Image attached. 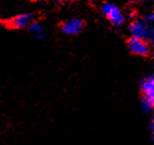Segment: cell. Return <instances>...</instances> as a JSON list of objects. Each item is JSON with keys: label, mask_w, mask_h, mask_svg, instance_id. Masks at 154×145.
<instances>
[{"label": "cell", "mask_w": 154, "mask_h": 145, "mask_svg": "<svg viewBox=\"0 0 154 145\" xmlns=\"http://www.w3.org/2000/svg\"><path fill=\"white\" fill-rule=\"evenodd\" d=\"M128 32L132 38L146 41L149 45L152 44L154 39V29L150 23L143 19L133 20L128 25Z\"/></svg>", "instance_id": "obj_1"}, {"label": "cell", "mask_w": 154, "mask_h": 145, "mask_svg": "<svg viewBox=\"0 0 154 145\" xmlns=\"http://www.w3.org/2000/svg\"><path fill=\"white\" fill-rule=\"evenodd\" d=\"M103 15L109 20L114 27H121L125 23V15L117 5L110 2H104L100 6Z\"/></svg>", "instance_id": "obj_2"}, {"label": "cell", "mask_w": 154, "mask_h": 145, "mask_svg": "<svg viewBox=\"0 0 154 145\" xmlns=\"http://www.w3.org/2000/svg\"><path fill=\"white\" fill-rule=\"evenodd\" d=\"M126 47L128 51L133 55L139 56V57H149L151 54V47L146 41L139 40V39H135L130 37L128 40L126 41Z\"/></svg>", "instance_id": "obj_3"}, {"label": "cell", "mask_w": 154, "mask_h": 145, "mask_svg": "<svg viewBox=\"0 0 154 145\" xmlns=\"http://www.w3.org/2000/svg\"><path fill=\"white\" fill-rule=\"evenodd\" d=\"M86 27V23L81 18L73 17L64 21L60 25V31L64 35L68 36H76L84 31Z\"/></svg>", "instance_id": "obj_4"}, {"label": "cell", "mask_w": 154, "mask_h": 145, "mask_svg": "<svg viewBox=\"0 0 154 145\" xmlns=\"http://www.w3.org/2000/svg\"><path fill=\"white\" fill-rule=\"evenodd\" d=\"M34 21L35 14L32 12H28L14 16L12 19L8 21V24L13 29H24L28 28V26Z\"/></svg>", "instance_id": "obj_5"}, {"label": "cell", "mask_w": 154, "mask_h": 145, "mask_svg": "<svg viewBox=\"0 0 154 145\" xmlns=\"http://www.w3.org/2000/svg\"><path fill=\"white\" fill-rule=\"evenodd\" d=\"M139 91L144 97L154 98V77L153 75L148 74L140 80Z\"/></svg>", "instance_id": "obj_6"}, {"label": "cell", "mask_w": 154, "mask_h": 145, "mask_svg": "<svg viewBox=\"0 0 154 145\" xmlns=\"http://www.w3.org/2000/svg\"><path fill=\"white\" fill-rule=\"evenodd\" d=\"M28 33L32 36V38L35 40H42L46 37V32L41 23L37 21L32 22L27 28Z\"/></svg>", "instance_id": "obj_7"}, {"label": "cell", "mask_w": 154, "mask_h": 145, "mask_svg": "<svg viewBox=\"0 0 154 145\" xmlns=\"http://www.w3.org/2000/svg\"><path fill=\"white\" fill-rule=\"evenodd\" d=\"M154 106V98L150 97H140V108H141L142 113L148 114L152 111Z\"/></svg>", "instance_id": "obj_8"}, {"label": "cell", "mask_w": 154, "mask_h": 145, "mask_svg": "<svg viewBox=\"0 0 154 145\" xmlns=\"http://www.w3.org/2000/svg\"><path fill=\"white\" fill-rule=\"evenodd\" d=\"M143 20H145L147 23H150V24H151V22L154 20V14L153 13H148V14L145 15V17H144Z\"/></svg>", "instance_id": "obj_9"}]
</instances>
